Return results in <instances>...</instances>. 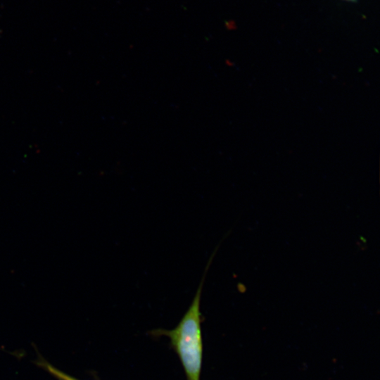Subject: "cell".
I'll return each mask as SVG.
<instances>
[{"label": "cell", "mask_w": 380, "mask_h": 380, "mask_svg": "<svg viewBox=\"0 0 380 380\" xmlns=\"http://www.w3.org/2000/svg\"><path fill=\"white\" fill-rule=\"evenodd\" d=\"M213 255L207 264L189 308L177 326L172 330L157 329L152 332L156 335H165L170 338L172 347L183 366L187 380H200L201 377L203 359L201 299L207 270Z\"/></svg>", "instance_id": "cell-1"}, {"label": "cell", "mask_w": 380, "mask_h": 380, "mask_svg": "<svg viewBox=\"0 0 380 380\" xmlns=\"http://www.w3.org/2000/svg\"><path fill=\"white\" fill-rule=\"evenodd\" d=\"M39 365L58 380H80L57 369L46 361L42 360Z\"/></svg>", "instance_id": "cell-2"}, {"label": "cell", "mask_w": 380, "mask_h": 380, "mask_svg": "<svg viewBox=\"0 0 380 380\" xmlns=\"http://www.w3.org/2000/svg\"><path fill=\"white\" fill-rule=\"evenodd\" d=\"M347 1H357V0H347Z\"/></svg>", "instance_id": "cell-3"}]
</instances>
